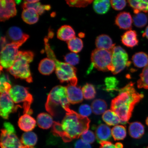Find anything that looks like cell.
I'll use <instances>...</instances> for the list:
<instances>
[{
    "label": "cell",
    "mask_w": 148,
    "mask_h": 148,
    "mask_svg": "<svg viewBox=\"0 0 148 148\" xmlns=\"http://www.w3.org/2000/svg\"><path fill=\"white\" fill-rule=\"evenodd\" d=\"M90 120L73 110L66 113L61 123L54 121L53 132L56 136L60 137L65 143L78 138L88 130Z\"/></svg>",
    "instance_id": "cell-1"
},
{
    "label": "cell",
    "mask_w": 148,
    "mask_h": 148,
    "mask_svg": "<svg viewBox=\"0 0 148 148\" xmlns=\"http://www.w3.org/2000/svg\"><path fill=\"white\" fill-rule=\"evenodd\" d=\"M118 90V95L111 102V109L119 116L121 123L125 124L130 119L135 106L144 96L136 91L132 82Z\"/></svg>",
    "instance_id": "cell-2"
},
{
    "label": "cell",
    "mask_w": 148,
    "mask_h": 148,
    "mask_svg": "<svg viewBox=\"0 0 148 148\" xmlns=\"http://www.w3.org/2000/svg\"><path fill=\"white\" fill-rule=\"evenodd\" d=\"M69 100L66 87L58 86L53 88L48 96L45 104L46 110L51 115H56L60 108L66 112L71 110L70 108Z\"/></svg>",
    "instance_id": "cell-3"
},
{
    "label": "cell",
    "mask_w": 148,
    "mask_h": 148,
    "mask_svg": "<svg viewBox=\"0 0 148 148\" xmlns=\"http://www.w3.org/2000/svg\"><path fill=\"white\" fill-rule=\"evenodd\" d=\"M34 55L30 51H18L15 62L12 67L7 70L16 79H24L27 82H33L29 64L32 62Z\"/></svg>",
    "instance_id": "cell-4"
},
{
    "label": "cell",
    "mask_w": 148,
    "mask_h": 148,
    "mask_svg": "<svg viewBox=\"0 0 148 148\" xmlns=\"http://www.w3.org/2000/svg\"><path fill=\"white\" fill-rule=\"evenodd\" d=\"M47 55L49 58L55 62L56 73L60 82L77 85V79L76 75V68L66 63L60 62L57 60L52 50L48 51Z\"/></svg>",
    "instance_id": "cell-5"
},
{
    "label": "cell",
    "mask_w": 148,
    "mask_h": 148,
    "mask_svg": "<svg viewBox=\"0 0 148 148\" xmlns=\"http://www.w3.org/2000/svg\"><path fill=\"white\" fill-rule=\"evenodd\" d=\"M9 94L15 103H23L24 114L30 115L32 114L31 107L33 98L27 88L20 85H16L11 88Z\"/></svg>",
    "instance_id": "cell-6"
},
{
    "label": "cell",
    "mask_w": 148,
    "mask_h": 148,
    "mask_svg": "<svg viewBox=\"0 0 148 148\" xmlns=\"http://www.w3.org/2000/svg\"><path fill=\"white\" fill-rule=\"evenodd\" d=\"M92 66L102 71L112 72V51L107 50L96 49L92 51L91 56Z\"/></svg>",
    "instance_id": "cell-7"
},
{
    "label": "cell",
    "mask_w": 148,
    "mask_h": 148,
    "mask_svg": "<svg viewBox=\"0 0 148 148\" xmlns=\"http://www.w3.org/2000/svg\"><path fill=\"white\" fill-rule=\"evenodd\" d=\"M1 148H29L22 143L16 135L14 126L7 122L3 124V128L1 130Z\"/></svg>",
    "instance_id": "cell-8"
},
{
    "label": "cell",
    "mask_w": 148,
    "mask_h": 148,
    "mask_svg": "<svg viewBox=\"0 0 148 148\" xmlns=\"http://www.w3.org/2000/svg\"><path fill=\"white\" fill-rule=\"evenodd\" d=\"M112 53V65L113 71L112 72L116 75L121 72L127 66H130L128 56L127 52L120 46H115L111 51Z\"/></svg>",
    "instance_id": "cell-9"
},
{
    "label": "cell",
    "mask_w": 148,
    "mask_h": 148,
    "mask_svg": "<svg viewBox=\"0 0 148 148\" xmlns=\"http://www.w3.org/2000/svg\"><path fill=\"white\" fill-rule=\"evenodd\" d=\"M22 44L12 42L6 44L1 52L0 63L3 68L7 70L13 65L18 54V49Z\"/></svg>",
    "instance_id": "cell-10"
},
{
    "label": "cell",
    "mask_w": 148,
    "mask_h": 148,
    "mask_svg": "<svg viewBox=\"0 0 148 148\" xmlns=\"http://www.w3.org/2000/svg\"><path fill=\"white\" fill-rule=\"evenodd\" d=\"M19 106H15L14 103L8 93L1 94L0 114L3 119H8L12 112L17 110Z\"/></svg>",
    "instance_id": "cell-11"
},
{
    "label": "cell",
    "mask_w": 148,
    "mask_h": 148,
    "mask_svg": "<svg viewBox=\"0 0 148 148\" xmlns=\"http://www.w3.org/2000/svg\"><path fill=\"white\" fill-rule=\"evenodd\" d=\"M17 13L16 3L13 0L0 1V20L5 21L15 16Z\"/></svg>",
    "instance_id": "cell-12"
},
{
    "label": "cell",
    "mask_w": 148,
    "mask_h": 148,
    "mask_svg": "<svg viewBox=\"0 0 148 148\" xmlns=\"http://www.w3.org/2000/svg\"><path fill=\"white\" fill-rule=\"evenodd\" d=\"M66 93L70 103L73 104L81 103L83 99L82 90L77 85L69 84L66 87Z\"/></svg>",
    "instance_id": "cell-13"
},
{
    "label": "cell",
    "mask_w": 148,
    "mask_h": 148,
    "mask_svg": "<svg viewBox=\"0 0 148 148\" xmlns=\"http://www.w3.org/2000/svg\"><path fill=\"white\" fill-rule=\"evenodd\" d=\"M7 36L11 42V43H18L23 44L27 41L29 36L23 32L20 28L13 27L8 29Z\"/></svg>",
    "instance_id": "cell-14"
},
{
    "label": "cell",
    "mask_w": 148,
    "mask_h": 148,
    "mask_svg": "<svg viewBox=\"0 0 148 148\" xmlns=\"http://www.w3.org/2000/svg\"><path fill=\"white\" fill-rule=\"evenodd\" d=\"M133 19L129 12L120 13L116 18L115 24L120 29L128 30L132 28Z\"/></svg>",
    "instance_id": "cell-15"
},
{
    "label": "cell",
    "mask_w": 148,
    "mask_h": 148,
    "mask_svg": "<svg viewBox=\"0 0 148 148\" xmlns=\"http://www.w3.org/2000/svg\"><path fill=\"white\" fill-rule=\"evenodd\" d=\"M36 122L29 114H25L20 116L18 121L20 128L25 132H29L35 128Z\"/></svg>",
    "instance_id": "cell-16"
},
{
    "label": "cell",
    "mask_w": 148,
    "mask_h": 148,
    "mask_svg": "<svg viewBox=\"0 0 148 148\" xmlns=\"http://www.w3.org/2000/svg\"><path fill=\"white\" fill-rule=\"evenodd\" d=\"M95 135L99 143L102 141H108L112 136V130L108 125L101 124L97 127Z\"/></svg>",
    "instance_id": "cell-17"
},
{
    "label": "cell",
    "mask_w": 148,
    "mask_h": 148,
    "mask_svg": "<svg viewBox=\"0 0 148 148\" xmlns=\"http://www.w3.org/2000/svg\"><path fill=\"white\" fill-rule=\"evenodd\" d=\"M121 40L123 45L128 47H134L138 43L137 34L134 30H130L124 33Z\"/></svg>",
    "instance_id": "cell-18"
},
{
    "label": "cell",
    "mask_w": 148,
    "mask_h": 148,
    "mask_svg": "<svg viewBox=\"0 0 148 148\" xmlns=\"http://www.w3.org/2000/svg\"><path fill=\"white\" fill-rule=\"evenodd\" d=\"M57 37L61 40L67 42L75 38V33L71 26L69 25H64L58 29Z\"/></svg>",
    "instance_id": "cell-19"
},
{
    "label": "cell",
    "mask_w": 148,
    "mask_h": 148,
    "mask_svg": "<svg viewBox=\"0 0 148 148\" xmlns=\"http://www.w3.org/2000/svg\"><path fill=\"white\" fill-rule=\"evenodd\" d=\"M95 45L98 49L111 51L115 44L113 43L112 39L107 35L102 34L98 36L96 39Z\"/></svg>",
    "instance_id": "cell-20"
},
{
    "label": "cell",
    "mask_w": 148,
    "mask_h": 148,
    "mask_svg": "<svg viewBox=\"0 0 148 148\" xmlns=\"http://www.w3.org/2000/svg\"><path fill=\"white\" fill-rule=\"evenodd\" d=\"M56 69L55 62L49 58H45L42 60L38 66V70L42 75H49Z\"/></svg>",
    "instance_id": "cell-21"
},
{
    "label": "cell",
    "mask_w": 148,
    "mask_h": 148,
    "mask_svg": "<svg viewBox=\"0 0 148 148\" xmlns=\"http://www.w3.org/2000/svg\"><path fill=\"white\" fill-rule=\"evenodd\" d=\"M145 132L143 125L138 122H135L130 124L129 133L132 138L139 139L142 137Z\"/></svg>",
    "instance_id": "cell-22"
},
{
    "label": "cell",
    "mask_w": 148,
    "mask_h": 148,
    "mask_svg": "<svg viewBox=\"0 0 148 148\" xmlns=\"http://www.w3.org/2000/svg\"><path fill=\"white\" fill-rule=\"evenodd\" d=\"M22 18L25 23L29 25H33L38 21L39 14L34 9L26 8L23 9Z\"/></svg>",
    "instance_id": "cell-23"
},
{
    "label": "cell",
    "mask_w": 148,
    "mask_h": 148,
    "mask_svg": "<svg viewBox=\"0 0 148 148\" xmlns=\"http://www.w3.org/2000/svg\"><path fill=\"white\" fill-rule=\"evenodd\" d=\"M37 123L40 128L47 129L52 126L54 121L50 114L43 112L39 114L37 116Z\"/></svg>",
    "instance_id": "cell-24"
},
{
    "label": "cell",
    "mask_w": 148,
    "mask_h": 148,
    "mask_svg": "<svg viewBox=\"0 0 148 148\" xmlns=\"http://www.w3.org/2000/svg\"><path fill=\"white\" fill-rule=\"evenodd\" d=\"M38 140L36 134L32 131H29L24 133L22 135L20 140L25 147L29 148H34Z\"/></svg>",
    "instance_id": "cell-25"
},
{
    "label": "cell",
    "mask_w": 148,
    "mask_h": 148,
    "mask_svg": "<svg viewBox=\"0 0 148 148\" xmlns=\"http://www.w3.org/2000/svg\"><path fill=\"white\" fill-rule=\"evenodd\" d=\"M127 2L134 9V12L136 14L143 12H148V0H134L128 1Z\"/></svg>",
    "instance_id": "cell-26"
},
{
    "label": "cell",
    "mask_w": 148,
    "mask_h": 148,
    "mask_svg": "<svg viewBox=\"0 0 148 148\" xmlns=\"http://www.w3.org/2000/svg\"><path fill=\"white\" fill-rule=\"evenodd\" d=\"M102 119L107 125L110 126L116 125L121 123L119 116L111 110H107L103 114Z\"/></svg>",
    "instance_id": "cell-27"
},
{
    "label": "cell",
    "mask_w": 148,
    "mask_h": 148,
    "mask_svg": "<svg viewBox=\"0 0 148 148\" xmlns=\"http://www.w3.org/2000/svg\"><path fill=\"white\" fill-rule=\"evenodd\" d=\"M110 2L108 0H96L94 1L93 8L97 13L104 14L110 8Z\"/></svg>",
    "instance_id": "cell-28"
},
{
    "label": "cell",
    "mask_w": 148,
    "mask_h": 148,
    "mask_svg": "<svg viewBox=\"0 0 148 148\" xmlns=\"http://www.w3.org/2000/svg\"><path fill=\"white\" fill-rule=\"evenodd\" d=\"M132 60L134 66L137 67H145L148 64V56L147 53L140 52L133 56Z\"/></svg>",
    "instance_id": "cell-29"
},
{
    "label": "cell",
    "mask_w": 148,
    "mask_h": 148,
    "mask_svg": "<svg viewBox=\"0 0 148 148\" xmlns=\"http://www.w3.org/2000/svg\"><path fill=\"white\" fill-rule=\"evenodd\" d=\"M22 6L23 9L28 8L34 9L40 15L43 14L45 10H49L51 8L50 5H42L39 2L34 3H29L26 1H24Z\"/></svg>",
    "instance_id": "cell-30"
},
{
    "label": "cell",
    "mask_w": 148,
    "mask_h": 148,
    "mask_svg": "<svg viewBox=\"0 0 148 148\" xmlns=\"http://www.w3.org/2000/svg\"><path fill=\"white\" fill-rule=\"evenodd\" d=\"M107 105L106 101L103 100L95 99L92 103L91 108L92 112L97 115H100L106 111Z\"/></svg>",
    "instance_id": "cell-31"
},
{
    "label": "cell",
    "mask_w": 148,
    "mask_h": 148,
    "mask_svg": "<svg viewBox=\"0 0 148 148\" xmlns=\"http://www.w3.org/2000/svg\"><path fill=\"white\" fill-rule=\"evenodd\" d=\"M112 134L114 140H123L127 136L126 130L123 125H116L112 129Z\"/></svg>",
    "instance_id": "cell-32"
},
{
    "label": "cell",
    "mask_w": 148,
    "mask_h": 148,
    "mask_svg": "<svg viewBox=\"0 0 148 148\" xmlns=\"http://www.w3.org/2000/svg\"><path fill=\"white\" fill-rule=\"evenodd\" d=\"M67 43L68 49L74 53L79 52L82 50L83 47L82 40L76 37L67 41Z\"/></svg>",
    "instance_id": "cell-33"
},
{
    "label": "cell",
    "mask_w": 148,
    "mask_h": 148,
    "mask_svg": "<svg viewBox=\"0 0 148 148\" xmlns=\"http://www.w3.org/2000/svg\"><path fill=\"white\" fill-rule=\"evenodd\" d=\"M12 88L11 82L8 76L5 74L1 75L0 82L1 93H8Z\"/></svg>",
    "instance_id": "cell-34"
},
{
    "label": "cell",
    "mask_w": 148,
    "mask_h": 148,
    "mask_svg": "<svg viewBox=\"0 0 148 148\" xmlns=\"http://www.w3.org/2000/svg\"><path fill=\"white\" fill-rule=\"evenodd\" d=\"M83 97L86 99H92L95 98L96 90L93 85L86 83L82 88Z\"/></svg>",
    "instance_id": "cell-35"
},
{
    "label": "cell",
    "mask_w": 148,
    "mask_h": 148,
    "mask_svg": "<svg viewBox=\"0 0 148 148\" xmlns=\"http://www.w3.org/2000/svg\"><path fill=\"white\" fill-rule=\"evenodd\" d=\"M140 78L138 81V87L139 88L148 89V64L144 68L140 75Z\"/></svg>",
    "instance_id": "cell-36"
},
{
    "label": "cell",
    "mask_w": 148,
    "mask_h": 148,
    "mask_svg": "<svg viewBox=\"0 0 148 148\" xmlns=\"http://www.w3.org/2000/svg\"><path fill=\"white\" fill-rule=\"evenodd\" d=\"M133 21L134 25L137 27L142 28L147 25L148 18L146 15L143 13L140 12L133 16Z\"/></svg>",
    "instance_id": "cell-37"
},
{
    "label": "cell",
    "mask_w": 148,
    "mask_h": 148,
    "mask_svg": "<svg viewBox=\"0 0 148 148\" xmlns=\"http://www.w3.org/2000/svg\"><path fill=\"white\" fill-rule=\"evenodd\" d=\"M107 91H112L118 90L117 86L118 83L117 79L114 77H107L105 80Z\"/></svg>",
    "instance_id": "cell-38"
},
{
    "label": "cell",
    "mask_w": 148,
    "mask_h": 148,
    "mask_svg": "<svg viewBox=\"0 0 148 148\" xmlns=\"http://www.w3.org/2000/svg\"><path fill=\"white\" fill-rule=\"evenodd\" d=\"M64 60L66 63L71 66H75L79 64V56L77 53H70L66 55Z\"/></svg>",
    "instance_id": "cell-39"
},
{
    "label": "cell",
    "mask_w": 148,
    "mask_h": 148,
    "mask_svg": "<svg viewBox=\"0 0 148 148\" xmlns=\"http://www.w3.org/2000/svg\"><path fill=\"white\" fill-rule=\"evenodd\" d=\"M66 3L70 6L77 7H85L91 3L92 1H66Z\"/></svg>",
    "instance_id": "cell-40"
},
{
    "label": "cell",
    "mask_w": 148,
    "mask_h": 148,
    "mask_svg": "<svg viewBox=\"0 0 148 148\" xmlns=\"http://www.w3.org/2000/svg\"><path fill=\"white\" fill-rule=\"evenodd\" d=\"M96 136L94 133L91 131L88 130L81 135V139L89 144L93 143L95 142Z\"/></svg>",
    "instance_id": "cell-41"
},
{
    "label": "cell",
    "mask_w": 148,
    "mask_h": 148,
    "mask_svg": "<svg viewBox=\"0 0 148 148\" xmlns=\"http://www.w3.org/2000/svg\"><path fill=\"white\" fill-rule=\"evenodd\" d=\"M110 2L112 8L116 10H123L127 4L125 0H112Z\"/></svg>",
    "instance_id": "cell-42"
},
{
    "label": "cell",
    "mask_w": 148,
    "mask_h": 148,
    "mask_svg": "<svg viewBox=\"0 0 148 148\" xmlns=\"http://www.w3.org/2000/svg\"><path fill=\"white\" fill-rule=\"evenodd\" d=\"M92 109L89 105L87 104H83L79 107V114L84 117H87L91 114Z\"/></svg>",
    "instance_id": "cell-43"
},
{
    "label": "cell",
    "mask_w": 148,
    "mask_h": 148,
    "mask_svg": "<svg viewBox=\"0 0 148 148\" xmlns=\"http://www.w3.org/2000/svg\"><path fill=\"white\" fill-rule=\"evenodd\" d=\"M74 148H92V147L90 144L81 138L75 142Z\"/></svg>",
    "instance_id": "cell-44"
},
{
    "label": "cell",
    "mask_w": 148,
    "mask_h": 148,
    "mask_svg": "<svg viewBox=\"0 0 148 148\" xmlns=\"http://www.w3.org/2000/svg\"><path fill=\"white\" fill-rule=\"evenodd\" d=\"M99 143L100 144L99 148H116L115 145L109 141H102Z\"/></svg>",
    "instance_id": "cell-45"
},
{
    "label": "cell",
    "mask_w": 148,
    "mask_h": 148,
    "mask_svg": "<svg viewBox=\"0 0 148 148\" xmlns=\"http://www.w3.org/2000/svg\"><path fill=\"white\" fill-rule=\"evenodd\" d=\"M1 49L4 47L6 45V38L4 37H1Z\"/></svg>",
    "instance_id": "cell-46"
},
{
    "label": "cell",
    "mask_w": 148,
    "mask_h": 148,
    "mask_svg": "<svg viewBox=\"0 0 148 148\" xmlns=\"http://www.w3.org/2000/svg\"><path fill=\"white\" fill-rule=\"evenodd\" d=\"M143 37H145L148 39V26L145 29V32L143 34Z\"/></svg>",
    "instance_id": "cell-47"
},
{
    "label": "cell",
    "mask_w": 148,
    "mask_h": 148,
    "mask_svg": "<svg viewBox=\"0 0 148 148\" xmlns=\"http://www.w3.org/2000/svg\"><path fill=\"white\" fill-rule=\"evenodd\" d=\"M115 145L116 148H123V144L119 143V142L116 143Z\"/></svg>",
    "instance_id": "cell-48"
},
{
    "label": "cell",
    "mask_w": 148,
    "mask_h": 148,
    "mask_svg": "<svg viewBox=\"0 0 148 148\" xmlns=\"http://www.w3.org/2000/svg\"><path fill=\"white\" fill-rule=\"evenodd\" d=\"M26 1L27 3H34L37 2H38L39 1H38V0H27Z\"/></svg>",
    "instance_id": "cell-49"
},
{
    "label": "cell",
    "mask_w": 148,
    "mask_h": 148,
    "mask_svg": "<svg viewBox=\"0 0 148 148\" xmlns=\"http://www.w3.org/2000/svg\"><path fill=\"white\" fill-rule=\"evenodd\" d=\"M146 123L148 126V116L147 117V119L146 120Z\"/></svg>",
    "instance_id": "cell-50"
},
{
    "label": "cell",
    "mask_w": 148,
    "mask_h": 148,
    "mask_svg": "<svg viewBox=\"0 0 148 148\" xmlns=\"http://www.w3.org/2000/svg\"><path fill=\"white\" fill-rule=\"evenodd\" d=\"M147 148H148V146L147 147Z\"/></svg>",
    "instance_id": "cell-51"
}]
</instances>
